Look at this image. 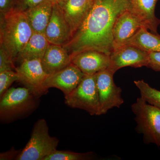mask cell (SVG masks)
<instances>
[{"label": "cell", "mask_w": 160, "mask_h": 160, "mask_svg": "<svg viewBox=\"0 0 160 160\" xmlns=\"http://www.w3.org/2000/svg\"><path fill=\"white\" fill-rule=\"evenodd\" d=\"M49 44L44 33L33 32L26 46L20 52L16 61L20 63L25 60H42Z\"/></svg>", "instance_id": "obj_18"}, {"label": "cell", "mask_w": 160, "mask_h": 160, "mask_svg": "<svg viewBox=\"0 0 160 160\" xmlns=\"http://www.w3.org/2000/svg\"><path fill=\"white\" fill-rule=\"evenodd\" d=\"M14 62L11 56L4 48L0 46V72L15 70Z\"/></svg>", "instance_id": "obj_23"}, {"label": "cell", "mask_w": 160, "mask_h": 160, "mask_svg": "<svg viewBox=\"0 0 160 160\" xmlns=\"http://www.w3.org/2000/svg\"><path fill=\"white\" fill-rule=\"evenodd\" d=\"M38 98L26 87L9 88L1 98V122H10L30 114L38 107Z\"/></svg>", "instance_id": "obj_3"}, {"label": "cell", "mask_w": 160, "mask_h": 160, "mask_svg": "<svg viewBox=\"0 0 160 160\" xmlns=\"http://www.w3.org/2000/svg\"><path fill=\"white\" fill-rule=\"evenodd\" d=\"M19 78L15 70H9L0 72V98L2 97L10 86Z\"/></svg>", "instance_id": "obj_22"}, {"label": "cell", "mask_w": 160, "mask_h": 160, "mask_svg": "<svg viewBox=\"0 0 160 160\" xmlns=\"http://www.w3.org/2000/svg\"><path fill=\"white\" fill-rule=\"evenodd\" d=\"M15 71L19 78V82L38 98L47 93L48 89L44 82L48 75L44 71L41 60L32 59L23 60Z\"/></svg>", "instance_id": "obj_8"}, {"label": "cell", "mask_w": 160, "mask_h": 160, "mask_svg": "<svg viewBox=\"0 0 160 160\" xmlns=\"http://www.w3.org/2000/svg\"><path fill=\"white\" fill-rule=\"evenodd\" d=\"M51 1L53 3H57L59 5H61V4L65 2L66 0H51Z\"/></svg>", "instance_id": "obj_28"}, {"label": "cell", "mask_w": 160, "mask_h": 160, "mask_svg": "<svg viewBox=\"0 0 160 160\" xmlns=\"http://www.w3.org/2000/svg\"><path fill=\"white\" fill-rule=\"evenodd\" d=\"M135 86L139 90L141 97L146 102L160 109V91L151 87L144 80L135 81Z\"/></svg>", "instance_id": "obj_20"}, {"label": "cell", "mask_w": 160, "mask_h": 160, "mask_svg": "<svg viewBox=\"0 0 160 160\" xmlns=\"http://www.w3.org/2000/svg\"><path fill=\"white\" fill-rule=\"evenodd\" d=\"M84 76L80 69L71 63L62 70L48 75L44 86L48 89L55 88L60 89L66 96L77 88Z\"/></svg>", "instance_id": "obj_11"}, {"label": "cell", "mask_w": 160, "mask_h": 160, "mask_svg": "<svg viewBox=\"0 0 160 160\" xmlns=\"http://www.w3.org/2000/svg\"><path fill=\"white\" fill-rule=\"evenodd\" d=\"M50 44L64 46L72 38L71 28L59 5L53 3L51 18L45 33Z\"/></svg>", "instance_id": "obj_10"}, {"label": "cell", "mask_w": 160, "mask_h": 160, "mask_svg": "<svg viewBox=\"0 0 160 160\" xmlns=\"http://www.w3.org/2000/svg\"><path fill=\"white\" fill-rule=\"evenodd\" d=\"M114 74L107 69L95 74L99 101V115L106 114L115 107L119 108L124 103L121 95L122 89L115 84Z\"/></svg>", "instance_id": "obj_7"}, {"label": "cell", "mask_w": 160, "mask_h": 160, "mask_svg": "<svg viewBox=\"0 0 160 160\" xmlns=\"http://www.w3.org/2000/svg\"><path fill=\"white\" fill-rule=\"evenodd\" d=\"M53 3L46 0L40 5L24 12L34 32L45 34L52 12Z\"/></svg>", "instance_id": "obj_17"}, {"label": "cell", "mask_w": 160, "mask_h": 160, "mask_svg": "<svg viewBox=\"0 0 160 160\" xmlns=\"http://www.w3.org/2000/svg\"><path fill=\"white\" fill-rule=\"evenodd\" d=\"M110 57L108 68L115 73L123 67L137 68L148 66L149 53L135 46L125 45L113 49Z\"/></svg>", "instance_id": "obj_9"}, {"label": "cell", "mask_w": 160, "mask_h": 160, "mask_svg": "<svg viewBox=\"0 0 160 160\" xmlns=\"http://www.w3.org/2000/svg\"><path fill=\"white\" fill-rule=\"evenodd\" d=\"M158 0H130V11L140 24L150 32L159 35L158 32L160 20L155 14L156 5Z\"/></svg>", "instance_id": "obj_13"}, {"label": "cell", "mask_w": 160, "mask_h": 160, "mask_svg": "<svg viewBox=\"0 0 160 160\" xmlns=\"http://www.w3.org/2000/svg\"><path fill=\"white\" fill-rule=\"evenodd\" d=\"M16 0H0V13L2 16L14 9Z\"/></svg>", "instance_id": "obj_26"}, {"label": "cell", "mask_w": 160, "mask_h": 160, "mask_svg": "<svg viewBox=\"0 0 160 160\" xmlns=\"http://www.w3.org/2000/svg\"><path fill=\"white\" fill-rule=\"evenodd\" d=\"M46 74H53L71 64V56L63 46L49 44L41 60Z\"/></svg>", "instance_id": "obj_16"}, {"label": "cell", "mask_w": 160, "mask_h": 160, "mask_svg": "<svg viewBox=\"0 0 160 160\" xmlns=\"http://www.w3.org/2000/svg\"><path fill=\"white\" fill-rule=\"evenodd\" d=\"M57 138L49 135L46 120L40 119L35 123L31 136L17 158V160H43L57 150Z\"/></svg>", "instance_id": "obj_4"}, {"label": "cell", "mask_w": 160, "mask_h": 160, "mask_svg": "<svg viewBox=\"0 0 160 160\" xmlns=\"http://www.w3.org/2000/svg\"></svg>", "instance_id": "obj_29"}, {"label": "cell", "mask_w": 160, "mask_h": 160, "mask_svg": "<svg viewBox=\"0 0 160 160\" xmlns=\"http://www.w3.org/2000/svg\"><path fill=\"white\" fill-rule=\"evenodd\" d=\"M92 152L79 153L69 151L56 150L43 160H85L93 158Z\"/></svg>", "instance_id": "obj_21"}, {"label": "cell", "mask_w": 160, "mask_h": 160, "mask_svg": "<svg viewBox=\"0 0 160 160\" xmlns=\"http://www.w3.org/2000/svg\"><path fill=\"white\" fill-rule=\"evenodd\" d=\"M46 0H16L14 9L26 12L45 2Z\"/></svg>", "instance_id": "obj_24"}, {"label": "cell", "mask_w": 160, "mask_h": 160, "mask_svg": "<svg viewBox=\"0 0 160 160\" xmlns=\"http://www.w3.org/2000/svg\"><path fill=\"white\" fill-rule=\"evenodd\" d=\"M67 106L85 110L92 116H100V104L95 75H85L77 88L65 96Z\"/></svg>", "instance_id": "obj_6"}, {"label": "cell", "mask_w": 160, "mask_h": 160, "mask_svg": "<svg viewBox=\"0 0 160 160\" xmlns=\"http://www.w3.org/2000/svg\"><path fill=\"white\" fill-rule=\"evenodd\" d=\"M71 63L84 74L95 75L109 68L110 57L101 52L87 50L72 56Z\"/></svg>", "instance_id": "obj_12"}, {"label": "cell", "mask_w": 160, "mask_h": 160, "mask_svg": "<svg viewBox=\"0 0 160 160\" xmlns=\"http://www.w3.org/2000/svg\"><path fill=\"white\" fill-rule=\"evenodd\" d=\"M148 30L144 26H142L135 34L127 40L123 46L130 45L135 46L147 52H160V35L149 32Z\"/></svg>", "instance_id": "obj_19"}, {"label": "cell", "mask_w": 160, "mask_h": 160, "mask_svg": "<svg viewBox=\"0 0 160 160\" xmlns=\"http://www.w3.org/2000/svg\"><path fill=\"white\" fill-rule=\"evenodd\" d=\"M94 1L66 0L59 5L71 28L72 37L86 18Z\"/></svg>", "instance_id": "obj_15"}, {"label": "cell", "mask_w": 160, "mask_h": 160, "mask_svg": "<svg viewBox=\"0 0 160 160\" xmlns=\"http://www.w3.org/2000/svg\"><path fill=\"white\" fill-rule=\"evenodd\" d=\"M149 53V62L147 67L160 72V52H150Z\"/></svg>", "instance_id": "obj_25"}, {"label": "cell", "mask_w": 160, "mask_h": 160, "mask_svg": "<svg viewBox=\"0 0 160 160\" xmlns=\"http://www.w3.org/2000/svg\"><path fill=\"white\" fill-rule=\"evenodd\" d=\"M142 26L130 10L122 13L116 21L113 28V49L123 46Z\"/></svg>", "instance_id": "obj_14"}, {"label": "cell", "mask_w": 160, "mask_h": 160, "mask_svg": "<svg viewBox=\"0 0 160 160\" xmlns=\"http://www.w3.org/2000/svg\"><path fill=\"white\" fill-rule=\"evenodd\" d=\"M21 151V150L20 151H18L12 149V150H10V151L7 152H2V153H1V155H0V158L1 159H0L10 160L12 159L11 158H14V157L16 156H17L16 157H18V155L19 154Z\"/></svg>", "instance_id": "obj_27"}, {"label": "cell", "mask_w": 160, "mask_h": 160, "mask_svg": "<svg viewBox=\"0 0 160 160\" xmlns=\"http://www.w3.org/2000/svg\"><path fill=\"white\" fill-rule=\"evenodd\" d=\"M33 32L24 12L13 9L1 16L0 46L14 62Z\"/></svg>", "instance_id": "obj_2"}, {"label": "cell", "mask_w": 160, "mask_h": 160, "mask_svg": "<svg viewBox=\"0 0 160 160\" xmlns=\"http://www.w3.org/2000/svg\"><path fill=\"white\" fill-rule=\"evenodd\" d=\"M130 7V0H94L82 25L63 47L71 57L87 50L110 55L113 49L115 23Z\"/></svg>", "instance_id": "obj_1"}, {"label": "cell", "mask_w": 160, "mask_h": 160, "mask_svg": "<svg viewBox=\"0 0 160 160\" xmlns=\"http://www.w3.org/2000/svg\"><path fill=\"white\" fill-rule=\"evenodd\" d=\"M135 115V130L143 135L146 144H154L160 148V109L146 102L142 97L131 106Z\"/></svg>", "instance_id": "obj_5"}]
</instances>
